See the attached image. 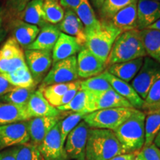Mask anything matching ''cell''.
I'll list each match as a JSON object with an SVG mask.
<instances>
[{"label":"cell","mask_w":160,"mask_h":160,"mask_svg":"<svg viewBox=\"0 0 160 160\" xmlns=\"http://www.w3.org/2000/svg\"><path fill=\"white\" fill-rule=\"evenodd\" d=\"M160 110V79L153 84L144 99L141 111L145 113Z\"/></svg>","instance_id":"obj_36"},{"label":"cell","mask_w":160,"mask_h":160,"mask_svg":"<svg viewBox=\"0 0 160 160\" xmlns=\"http://www.w3.org/2000/svg\"><path fill=\"white\" fill-rule=\"evenodd\" d=\"M77 61L78 76L83 79L101 74L108 66L107 62L99 59L85 47L78 53Z\"/></svg>","instance_id":"obj_14"},{"label":"cell","mask_w":160,"mask_h":160,"mask_svg":"<svg viewBox=\"0 0 160 160\" xmlns=\"http://www.w3.org/2000/svg\"><path fill=\"white\" fill-rule=\"evenodd\" d=\"M43 12L45 21L51 25H57L62 21L65 15V9L59 0H42Z\"/></svg>","instance_id":"obj_33"},{"label":"cell","mask_w":160,"mask_h":160,"mask_svg":"<svg viewBox=\"0 0 160 160\" xmlns=\"http://www.w3.org/2000/svg\"><path fill=\"white\" fill-rule=\"evenodd\" d=\"M86 114L83 113H74L66 117L63 120L59 121L60 132H61V137L62 142L65 144L66 138L69 133L79 124L82 121Z\"/></svg>","instance_id":"obj_39"},{"label":"cell","mask_w":160,"mask_h":160,"mask_svg":"<svg viewBox=\"0 0 160 160\" xmlns=\"http://www.w3.org/2000/svg\"><path fill=\"white\" fill-rule=\"evenodd\" d=\"M3 18H4V11H3L2 8L0 6V29H1L2 26Z\"/></svg>","instance_id":"obj_50"},{"label":"cell","mask_w":160,"mask_h":160,"mask_svg":"<svg viewBox=\"0 0 160 160\" xmlns=\"http://www.w3.org/2000/svg\"><path fill=\"white\" fill-rule=\"evenodd\" d=\"M24 53L28 68L36 85H39L42 82L53 65L52 52L26 49Z\"/></svg>","instance_id":"obj_9"},{"label":"cell","mask_w":160,"mask_h":160,"mask_svg":"<svg viewBox=\"0 0 160 160\" xmlns=\"http://www.w3.org/2000/svg\"><path fill=\"white\" fill-rule=\"evenodd\" d=\"M88 113L99 110L114 108H133L128 101L118 94L113 88L98 93H88Z\"/></svg>","instance_id":"obj_13"},{"label":"cell","mask_w":160,"mask_h":160,"mask_svg":"<svg viewBox=\"0 0 160 160\" xmlns=\"http://www.w3.org/2000/svg\"><path fill=\"white\" fill-rule=\"evenodd\" d=\"M80 88L90 93H98L111 89L112 88L108 82L99 74L81 82Z\"/></svg>","instance_id":"obj_37"},{"label":"cell","mask_w":160,"mask_h":160,"mask_svg":"<svg viewBox=\"0 0 160 160\" xmlns=\"http://www.w3.org/2000/svg\"><path fill=\"white\" fill-rule=\"evenodd\" d=\"M39 31L38 26L25 22L19 18L12 23V37L22 48L27 49L35 41Z\"/></svg>","instance_id":"obj_22"},{"label":"cell","mask_w":160,"mask_h":160,"mask_svg":"<svg viewBox=\"0 0 160 160\" xmlns=\"http://www.w3.org/2000/svg\"><path fill=\"white\" fill-rule=\"evenodd\" d=\"M160 19V2L153 0L137 1V29H147Z\"/></svg>","instance_id":"obj_19"},{"label":"cell","mask_w":160,"mask_h":160,"mask_svg":"<svg viewBox=\"0 0 160 160\" xmlns=\"http://www.w3.org/2000/svg\"><path fill=\"white\" fill-rule=\"evenodd\" d=\"M60 33L61 31L58 29L57 25L48 23L41 28L35 41L29 45L27 49L52 52Z\"/></svg>","instance_id":"obj_23"},{"label":"cell","mask_w":160,"mask_h":160,"mask_svg":"<svg viewBox=\"0 0 160 160\" xmlns=\"http://www.w3.org/2000/svg\"><path fill=\"white\" fill-rule=\"evenodd\" d=\"M82 48L76 38L61 32L59 39L52 50L53 64L76 56Z\"/></svg>","instance_id":"obj_20"},{"label":"cell","mask_w":160,"mask_h":160,"mask_svg":"<svg viewBox=\"0 0 160 160\" xmlns=\"http://www.w3.org/2000/svg\"><path fill=\"white\" fill-rule=\"evenodd\" d=\"M90 1H91L93 7L95 9H97V11H99L100 8L102 7V5H103V3L105 2V0H90Z\"/></svg>","instance_id":"obj_47"},{"label":"cell","mask_w":160,"mask_h":160,"mask_svg":"<svg viewBox=\"0 0 160 160\" xmlns=\"http://www.w3.org/2000/svg\"><path fill=\"white\" fill-rule=\"evenodd\" d=\"M75 12L83 24L86 34L100 28L102 23L96 17L89 0H80Z\"/></svg>","instance_id":"obj_27"},{"label":"cell","mask_w":160,"mask_h":160,"mask_svg":"<svg viewBox=\"0 0 160 160\" xmlns=\"http://www.w3.org/2000/svg\"><path fill=\"white\" fill-rule=\"evenodd\" d=\"M16 160H44L36 146L31 142L14 146Z\"/></svg>","instance_id":"obj_38"},{"label":"cell","mask_w":160,"mask_h":160,"mask_svg":"<svg viewBox=\"0 0 160 160\" xmlns=\"http://www.w3.org/2000/svg\"><path fill=\"white\" fill-rule=\"evenodd\" d=\"M138 153L144 160H160V149L153 143L144 146Z\"/></svg>","instance_id":"obj_40"},{"label":"cell","mask_w":160,"mask_h":160,"mask_svg":"<svg viewBox=\"0 0 160 160\" xmlns=\"http://www.w3.org/2000/svg\"><path fill=\"white\" fill-rule=\"evenodd\" d=\"M44 160H68L60 132L59 122L48 132L37 148Z\"/></svg>","instance_id":"obj_11"},{"label":"cell","mask_w":160,"mask_h":160,"mask_svg":"<svg viewBox=\"0 0 160 160\" xmlns=\"http://www.w3.org/2000/svg\"><path fill=\"white\" fill-rule=\"evenodd\" d=\"M59 2L64 9H71L75 11L79 5L80 0H59Z\"/></svg>","instance_id":"obj_45"},{"label":"cell","mask_w":160,"mask_h":160,"mask_svg":"<svg viewBox=\"0 0 160 160\" xmlns=\"http://www.w3.org/2000/svg\"><path fill=\"white\" fill-rule=\"evenodd\" d=\"M153 1H157V2H160V0H153Z\"/></svg>","instance_id":"obj_53"},{"label":"cell","mask_w":160,"mask_h":160,"mask_svg":"<svg viewBox=\"0 0 160 160\" xmlns=\"http://www.w3.org/2000/svg\"><path fill=\"white\" fill-rule=\"evenodd\" d=\"M0 160H16L14 147L0 151Z\"/></svg>","instance_id":"obj_44"},{"label":"cell","mask_w":160,"mask_h":160,"mask_svg":"<svg viewBox=\"0 0 160 160\" xmlns=\"http://www.w3.org/2000/svg\"><path fill=\"white\" fill-rule=\"evenodd\" d=\"M36 89L37 88L14 87L11 91L0 98V102L25 106Z\"/></svg>","instance_id":"obj_31"},{"label":"cell","mask_w":160,"mask_h":160,"mask_svg":"<svg viewBox=\"0 0 160 160\" xmlns=\"http://www.w3.org/2000/svg\"><path fill=\"white\" fill-rule=\"evenodd\" d=\"M57 27L62 33L76 38L82 47H85L86 33L85 28L74 11L65 9L63 19L57 24Z\"/></svg>","instance_id":"obj_16"},{"label":"cell","mask_w":160,"mask_h":160,"mask_svg":"<svg viewBox=\"0 0 160 160\" xmlns=\"http://www.w3.org/2000/svg\"><path fill=\"white\" fill-rule=\"evenodd\" d=\"M148 29H153V30H157V31H160V19L157 20L155 23L151 25L150 27L148 28Z\"/></svg>","instance_id":"obj_48"},{"label":"cell","mask_w":160,"mask_h":160,"mask_svg":"<svg viewBox=\"0 0 160 160\" xmlns=\"http://www.w3.org/2000/svg\"><path fill=\"white\" fill-rule=\"evenodd\" d=\"M22 48L9 37L0 48V74L13 72L26 66Z\"/></svg>","instance_id":"obj_8"},{"label":"cell","mask_w":160,"mask_h":160,"mask_svg":"<svg viewBox=\"0 0 160 160\" xmlns=\"http://www.w3.org/2000/svg\"><path fill=\"white\" fill-rule=\"evenodd\" d=\"M31 0H6V8L11 14L18 15Z\"/></svg>","instance_id":"obj_41"},{"label":"cell","mask_w":160,"mask_h":160,"mask_svg":"<svg viewBox=\"0 0 160 160\" xmlns=\"http://www.w3.org/2000/svg\"><path fill=\"white\" fill-rule=\"evenodd\" d=\"M147 56L139 31L131 30L122 33L115 40L108 58L107 65L131 61Z\"/></svg>","instance_id":"obj_3"},{"label":"cell","mask_w":160,"mask_h":160,"mask_svg":"<svg viewBox=\"0 0 160 160\" xmlns=\"http://www.w3.org/2000/svg\"><path fill=\"white\" fill-rule=\"evenodd\" d=\"M159 79L160 64L147 56L144 57L142 65L131 82V85L144 100L153 84Z\"/></svg>","instance_id":"obj_7"},{"label":"cell","mask_w":160,"mask_h":160,"mask_svg":"<svg viewBox=\"0 0 160 160\" xmlns=\"http://www.w3.org/2000/svg\"><path fill=\"white\" fill-rule=\"evenodd\" d=\"M148 57L160 64V31L153 29L139 31Z\"/></svg>","instance_id":"obj_28"},{"label":"cell","mask_w":160,"mask_h":160,"mask_svg":"<svg viewBox=\"0 0 160 160\" xmlns=\"http://www.w3.org/2000/svg\"><path fill=\"white\" fill-rule=\"evenodd\" d=\"M138 0H105L99 10L102 21H108L124 8L132 3L137 2Z\"/></svg>","instance_id":"obj_35"},{"label":"cell","mask_w":160,"mask_h":160,"mask_svg":"<svg viewBox=\"0 0 160 160\" xmlns=\"http://www.w3.org/2000/svg\"><path fill=\"white\" fill-rule=\"evenodd\" d=\"M60 121V117H33L28 120L30 142L38 148L46 135Z\"/></svg>","instance_id":"obj_15"},{"label":"cell","mask_w":160,"mask_h":160,"mask_svg":"<svg viewBox=\"0 0 160 160\" xmlns=\"http://www.w3.org/2000/svg\"><path fill=\"white\" fill-rule=\"evenodd\" d=\"M136 157H137V153H123L112 158L110 160H136Z\"/></svg>","instance_id":"obj_46"},{"label":"cell","mask_w":160,"mask_h":160,"mask_svg":"<svg viewBox=\"0 0 160 160\" xmlns=\"http://www.w3.org/2000/svg\"><path fill=\"white\" fill-rule=\"evenodd\" d=\"M153 144L157 146V148H159L160 149V131H159V133H157V135L156 136L154 140H153Z\"/></svg>","instance_id":"obj_49"},{"label":"cell","mask_w":160,"mask_h":160,"mask_svg":"<svg viewBox=\"0 0 160 160\" xmlns=\"http://www.w3.org/2000/svg\"><path fill=\"white\" fill-rule=\"evenodd\" d=\"M6 34H7V33H6V31H5V30L0 29V43L2 42V40L4 39H5L6 37Z\"/></svg>","instance_id":"obj_51"},{"label":"cell","mask_w":160,"mask_h":160,"mask_svg":"<svg viewBox=\"0 0 160 160\" xmlns=\"http://www.w3.org/2000/svg\"><path fill=\"white\" fill-rule=\"evenodd\" d=\"M123 32L137 29V2L132 3L105 21Z\"/></svg>","instance_id":"obj_21"},{"label":"cell","mask_w":160,"mask_h":160,"mask_svg":"<svg viewBox=\"0 0 160 160\" xmlns=\"http://www.w3.org/2000/svg\"><path fill=\"white\" fill-rule=\"evenodd\" d=\"M110 83L111 88L118 94L128 101L133 108L142 110L144 100L138 95V93L131 85V84L118 79L108 72L107 70L100 74Z\"/></svg>","instance_id":"obj_18"},{"label":"cell","mask_w":160,"mask_h":160,"mask_svg":"<svg viewBox=\"0 0 160 160\" xmlns=\"http://www.w3.org/2000/svg\"><path fill=\"white\" fill-rule=\"evenodd\" d=\"M90 127L84 120L81 121L66 138L65 150L71 160H85V148Z\"/></svg>","instance_id":"obj_10"},{"label":"cell","mask_w":160,"mask_h":160,"mask_svg":"<svg viewBox=\"0 0 160 160\" xmlns=\"http://www.w3.org/2000/svg\"><path fill=\"white\" fill-rule=\"evenodd\" d=\"M14 87L37 88L34 80L27 65L8 73L0 74Z\"/></svg>","instance_id":"obj_30"},{"label":"cell","mask_w":160,"mask_h":160,"mask_svg":"<svg viewBox=\"0 0 160 160\" xmlns=\"http://www.w3.org/2000/svg\"><path fill=\"white\" fill-rule=\"evenodd\" d=\"M145 131L144 146H148L153 142L156 136L160 131V110L145 113Z\"/></svg>","instance_id":"obj_34"},{"label":"cell","mask_w":160,"mask_h":160,"mask_svg":"<svg viewBox=\"0 0 160 160\" xmlns=\"http://www.w3.org/2000/svg\"><path fill=\"white\" fill-rule=\"evenodd\" d=\"M29 142L28 121L0 125V151Z\"/></svg>","instance_id":"obj_12"},{"label":"cell","mask_w":160,"mask_h":160,"mask_svg":"<svg viewBox=\"0 0 160 160\" xmlns=\"http://www.w3.org/2000/svg\"><path fill=\"white\" fill-rule=\"evenodd\" d=\"M101 23L99 30L86 34L85 48L107 62L113 43L122 31L105 22H101Z\"/></svg>","instance_id":"obj_4"},{"label":"cell","mask_w":160,"mask_h":160,"mask_svg":"<svg viewBox=\"0 0 160 160\" xmlns=\"http://www.w3.org/2000/svg\"><path fill=\"white\" fill-rule=\"evenodd\" d=\"M80 84H81V81H79L77 85H76L74 87H73L72 88L68 90L65 94L63 95V97L60 99L59 101V103H58L57 108L60 107V106H63L68 104L71 101L72 99L75 97L76 93H77V91H79L80 88Z\"/></svg>","instance_id":"obj_42"},{"label":"cell","mask_w":160,"mask_h":160,"mask_svg":"<svg viewBox=\"0 0 160 160\" xmlns=\"http://www.w3.org/2000/svg\"><path fill=\"white\" fill-rule=\"evenodd\" d=\"M145 113L136 109L114 132L125 153H137L143 148L145 140Z\"/></svg>","instance_id":"obj_2"},{"label":"cell","mask_w":160,"mask_h":160,"mask_svg":"<svg viewBox=\"0 0 160 160\" xmlns=\"http://www.w3.org/2000/svg\"><path fill=\"white\" fill-rule=\"evenodd\" d=\"M79 78L77 56H73L53 63L39 87L44 88L53 84L72 82L77 81Z\"/></svg>","instance_id":"obj_6"},{"label":"cell","mask_w":160,"mask_h":160,"mask_svg":"<svg viewBox=\"0 0 160 160\" xmlns=\"http://www.w3.org/2000/svg\"><path fill=\"white\" fill-rule=\"evenodd\" d=\"M125 151L111 130L91 128L88 134L85 160H110Z\"/></svg>","instance_id":"obj_1"},{"label":"cell","mask_w":160,"mask_h":160,"mask_svg":"<svg viewBox=\"0 0 160 160\" xmlns=\"http://www.w3.org/2000/svg\"><path fill=\"white\" fill-rule=\"evenodd\" d=\"M136 160H144L142 159V157L139 154V153H138V152L137 153V157H136Z\"/></svg>","instance_id":"obj_52"},{"label":"cell","mask_w":160,"mask_h":160,"mask_svg":"<svg viewBox=\"0 0 160 160\" xmlns=\"http://www.w3.org/2000/svg\"><path fill=\"white\" fill-rule=\"evenodd\" d=\"M133 108H114L88 113L83 120L91 128L115 131L135 111Z\"/></svg>","instance_id":"obj_5"},{"label":"cell","mask_w":160,"mask_h":160,"mask_svg":"<svg viewBox=\"0 0 160 160\" xmlns=\"http://www.w3.org/2000/svg\"><path fill=\"white\" fill-rule=\"evenodd\" d=\"M30 117H59L61 111L52 106L44 97L41 88L36 89L26 105Z\"/></svg>","instance_id":"obj_17"},{"label":"cell","mask_w":160,"mask_h":160,"mask_svg":"<svg viewBox=\"0 0 160 160\" xmlns=\"http://www.w3.org/2000/svg\"><path fill=\"white\" fill-rule=\"evenodd\" d=\"M143 61L144 58L141 57L125 62L113 64L108 65L107 71L115 77L129 83L137 74Z\"/></svg>","instance_id":"obj_24"},{"label":"cell","mask_w":160,"mask_h":160,"mask_svg":"<svg viewBox=\"0 0 160 160\" xmlns=\"http://www.w3.org/2000/svg\"><path fill=\"white\" fill-rule=\"evenodd\" d=\"M89 104V94L87 91L79 88L75 97L70 102L57 108L59 111H72L74 113H83L88 114Z\"/></svg>","instance_id":"obj_32"},{"label":"cell","mask_w":160,"mask_h":160,"mask_svg":"<svg viewBox=\"0 0 160 160\" xmlns=\"http://www.w3.org/2000/svg\"><path fill=\"white\" fill-rule=\"evenodd\" d=\"M30 117L25 106L0 102V125L28 121Z\"/></svg>","instance_id":"obj_25"},{"label":"cell","mask_w":160,"mask_h":160,"mask_svg":"<svg viewBox=\"0 0 160 160\" xmlns=\"http://www.w3.org/2000/svg\"><path fill=\"white\" fill-rule=\"evenodd\" d=\"M79 82V80H77L72 82L53 84V85H48L46 87L39 88L42 89L44 97L47 99V101L52 106L57 108L60 99L63 97L66 92L74 87Z\"/></svg>","instance_id":"obj_29"},{"label":"cell","mask_w":160,"mask_h":160,"mask_svg":"<svg viewBox=\"0 0 160 160\" xmlns=\"http://www.w3.org/2000/svg\"><path fill=\"white\" fill-rule=\"evenodd\" d=\"M14 88L8 80L0 75V98L5 95Z\"/></svg>","instance_id":"obj_43"},{"label":"cell","mask_w":160,"mask_h":160,"mask_svg":"<svg viewBox=\"0 0 160 160\" xmlns=\"http://www.w3.org/2000/svg\"><path fill=\"white\" fill-rule=\"evenodd\" d=\"M19 19L25 22L42 28L47 25L43 12L42 0H31L21 13L18 14Z\"/></svg>","instance_id":"obj_26"}]
</instances>
